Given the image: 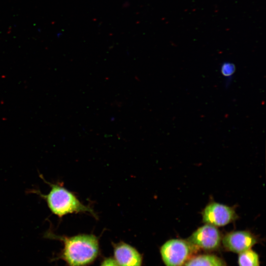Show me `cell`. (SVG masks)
<instances>
[{
	"label": "cell",
	"mask_w": 266,
	"mask_h": 266,
	"mask_svg": "<svg viewBox=\"0 0 266 266\" xmlns=\"http://www.w3.org/2000/svg\"><path fill=\"white\" fill-rule=\"evenodd\" d=\"M182 266H227L221 257L211 254L195 255Z\"/></svg>",
	"instance_id": "ba28073f"
},
{
	"label": "cell",
	"mask_w": 266,
	"mask_h": 266,
	"mask_svg": "<svg viewBox=\"0 0 266 266\" xmlns=\"http://www.w3.org/2000/svg\"><path fill=\"white\" fill-rule=\"evenodd\" d=\"M258 242L257 236L248 230L231 231L222 239V244L226 250L238 254L251 249Z\"/></svg>",
	"instance_id": "8992f818"
},
{
	"label": "cell",
	"mask_w": 266,
	"mask_h": 266,
	"mask_svg": "<svg viewBox=\"0 0 266 266\" xmlns=\"http://www.w3.org/2000/svg\"><path fill=\"white\" fill-rule=\"evenodd\" d=\"M43 236L63 242V249L51 261L62 260L67 266H89L100 254L99 239L93 234H79L68 236L56 234L49 230Z\"/></svg>",
	"instance_id": "6da1fadb"
},
{
	"label": "cell",
	"mask_w": 266,
	"mask_h": 266,
	"mask_svg": "<svg viewBox=\"0 0 266 266\" xmlns=\"http://www.w3.org/2000/svg\"><path fill=\"white\" fill-rule=\"evenodd\" d=\"M222 236L217 227L205 224L195 230L187 239L199 250L213 251L220 248Z\"/></svg>",
	"instance_id": "5b68a950"
},
{
	"label": "cell",
	"mask_w": 266,
	"mask_h": 266,
	"mask_svg": "<svg viewBox=\"0 0 266 266\" xmlns=\"http://www.w3.org/2000/svg\"><path fill=\"white\" fill-rule=\"evenodd\" d=\"M199 250L187 239L172 238L166 241L160 248L165 266H182Z\"/></svg>",
	"instance_id": "3957f363"
},
{
	"label": "cell",
	"mask_w": 266,
	"mask_h": 266,
	"mask_svg": "<svg viewBox=\"0 0 266 266\" xmlns=\"http://www.w3.org/2000/svg\"><path fill=\"white\" fill-rule=\"evenodd\" d=\"M201 213L203 223L216 227L226 226L238 217L233 207L213 201L205 206Z\"/></svg>",
	"instance_id": "277c9868"
},
{
	"label": "cell",
	"mask_w": 266,
	"mask_h": 266,
	"mask_svg": "<svg viewBox=\"0 0 266 266\" xmlns=\"http://www.w3.org/2000/svg\"><path fill=\"white\" fill-rule=\"evenodd\" d=\"M40 177L50 186V191L46 195L34 189L32 192L38 195L45 200L53 214L62 218L68 214L89 212L95 217H97L92 208L83 204L73 193L61 184L48 182L42 175Z\"/></svg>",
	"instance_id": "7a4b0ae2"
},
{
	"label": "cell",
	"mask_w": 266,
	"mask_h": 266,
	"mask_svg": "<svg viewBox=\"0 0 266 266\" xmlns=\"http://www.w3.org/2000/svg\"><path fill=\"white\" fill-rule=\"evenodd\" d=\"M238 266H260L258 254L251 249L239 254Z\"/></svg>",
	"instance_id": "9c48e42d"
},
{
	"label": "cell",
	"mask_w": 266,
	"mask_h": 266,
	"mask_svg": "<svg viewBox=\"0 0 266 266\" xmlns=\"http://www.w3.org/2000/svg\"><path fill=\"white\" fill-rule=\"evenodd\" d=\"M100 266H118V265L113 258L106 257L102 260Z\"/></svg>",
	"instance_id": "8fae6325"
},
{
	"label": "cell",
	"mask_w": 266,
	"mask_h": 266,
	"mask_svg": "<svg viewBox=\"0 0 266 266\" xmlns=\"http://www.w3.org/2000/svg\"><path fill=\"white\" fill-rule=\"evenodd\" d=\"M113 259L118 266H142L143 257L134 247L120 241L112 243Z\"/></svg>",
	"instance_id": "52a82bcc"
},
{
	"label": "cell",
	"mask_w": 266,
	"mask_h": 266,
	"mask_svg": "<svg viewBox=\"0 0 266 266\" xmlns=\"http://www.w3.org/2000/svg\"><path fill=\"white\" fill-rule=\"evenodd\" d=\"M234 71V67L229 63L225 64L222 67V73L225 75H230Z\"/></svg>",
	"instance_id": "30bf717a"
}]
</instances>
